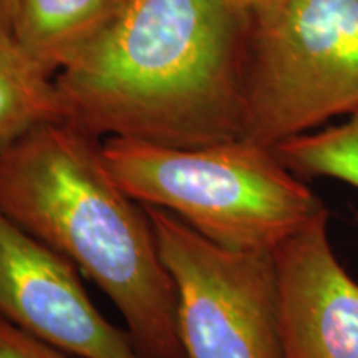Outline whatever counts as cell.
I'll return each mask as SVG.
<instances>
[{
	"instance_id": "1",
	"label": "cell",
	"mask_w": 358,
	"mask_h": 358,
	"mask_svg": "<svg viewBox=\"0 0 358 358\" xmlns=\"http://www.w3.org/2000/svg\"><path fill=\"white\" fill-rule=\"evenodd\" d=\"M250 30L231 0H127L58 70L65 120L171 148L243 138Z\"/></svg>"
},
{
	"instance_id": "2",
	"label": "cell",
	"mask_w": 358,
	"mask_h": 358,
	"mask_svg": "<svg viewBox=\"0 0 358 358\" xmlns=\"http://www.w3.org/2000/svg\"><path fill=\"white\" fill-rule=\"evenodd\" d=\"M0 213L103 290L145 358H182L176 287L145 208L106 168L98 138L58 120L0 148Z\"/></svg>"
},
{
	"instance_id": "3",
	"label": "cell",
	"mask_w": 358,
	"mask_h": 358,
	"mask_svg": "<svg viewBox=\"0 0 358 358\" xmlns=\"http://www.w3.org/2000/svg\"><path fill=\"white\" fill-rule=\"evenodd\" d=\"M101 155L134 201L174 214L231 250L274 252L329 211L274 148L245 138L171 148L110 136Z\"/></svg>"
},
{
	"instance_id": "4",
	"label": "cell",
	"mask_w": 358,
	"mask_h": 358,
	"mask_svg": "<svg viewBox=\"0 0 358 358\" xmlns=\"http://www.w3.org/2000/svg\"><path fill=\"white\" fill-rule=\"evenodd\" d=\"M358 106V0H285L254 20L244 136L274 148Z\"/></svg>"
},
{
	"instance_id": "5",
	"label": "cell",
	"mask_w": 358,
	"mask_h": 358,
	"mask_svg": "<svg viewBox=\"0 0 358 358\" xmlns=\"http://www.w3.org/2000/svg\"><path fill=\"white\" fill-rule=\"evenodd\" d=\"M143 208L176 287L182 358H284L274 254L221 248L174 214Z\"/></svg>"
},
{
	"instance_id": "6",
	"label": "cell",
	"mask_w": 358,
	"mask_h": 358,
	"mask_svg": "<svg viewBox=\"0 0 358 358\" xmlns=\"http://www.w3.org/2000/svg\"><path fill=\"white\" fill-rule=\"evenodd\" d=\"M0 317L80 358H145L93 306L78 268L2 213Z\"/></svg>"
},
{
	"instance_id": "7",
	"label": "cell",
	"mask_w": 358,
	"mask_h": 358,
	"mask_svg": "<svg viewBox=\"0 0 358 358\" xmlns=\"http://www.w3.org/2000/svg\"><path fill=\"white\" fill-rule=\"evenodd\" d=\"M330 213L274 252L284 358H358V280L335 254Z\"/></svg>"
},
{
	"instance_id": "8",
	"label": "cell",
	"mask_w": 358,
	"mask_h": 358,
	"mask_svg": "<svg viewBox=\"0 0 358 358\" xmlns=\"http://www.w3.org/2000/svg\"><path fill=\"white\" fill-rule=\"evenodd\" d=\"M127 0H19L13 35L48 71L66 62L116 19Z\"/></svg>"
},
{
	"instance_id": "9",
	"label": "cell",
	"mask_w": 358,
	"mask_h": 358,
	"mask_svg": "<svg viewBox=\"0 0 358 358\" xmlns=\"http://www.w3.org/2000/svg\"><path fill=\"white\" fill-rule=\"evenodd\" d=\"M52 75L15 35L0 29V148L40 123L65 120Z\"/></svg>"
},
{
	"instance_id": "10",
	"label": "cell",
	"mask_w": 358,
	"mask_h": 358,
	"mask_svg": "<svg viewBox=\"0 0 358 358\" xmlns=\"http://www.w3.org/2000/svg\"><path fill=\"white\" fill-rule=\"evenodd\" d=\"M274 151L302 179H337L358 189V106L343 123L289 138Z\"/></svg>"
},
{
	"instance_id": "11",
	"label": "cell",
	"mask_w": 358,
	"mask_h": 358,
	"mask_svg": "<svg viewBox=\"0 0 358 358\" xmlns=\"http://www.w3.org/2000/svg\"><path fill=\"white\" fill-rule=\"evenodd\" d=\"M0 358H80L27 334L0 317Z\"/></svg>"
},
{
	"instance_id": "12",
	"label": "cell",
	"mask_w": 358,
	"mask_h": 358,
	"mask_svg": "<svg viewBox=\"0 0 358 358\" xmlns=\"http://www.w3.org/2000/svg\"><path fill=\"white\" fill-rule=\"evenodd\" d=\"M231 2L243 8L244 12H248L254 22L266 19L271 13L279 10L285 3V0H231Z\"/></svg>"
},
{
	"instance_id": "13",
	"label": "cell",
	"mask_w": 358,
	"mask_h": 358,
	"mask_svg": "<svg viewBox=\"0 0 358 358\" xmlns=\"http://www.w3.org/2000/svg\"><path fill=\"white\" fill-rule=\"evenodd\" d=\"M19 0H0V29L13 34Z\"/></svg>"
}]
</instances>
